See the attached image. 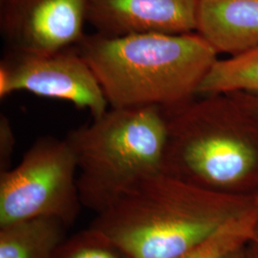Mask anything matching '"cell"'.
<instances>
[{
    "label": "cell",
    "instance_id": "obj_1",
    "mask_svg": "<svg viewBox=\"0 0 258 258\" xmlns=\"http://www.w3.org/2000/svg\"><path fill=\"white\" fill-rule=\"evenodd\" d=\"M253 204L160 171L116 194L90 227L130 258H177Z\"/></svg>",
    "mask_w": 258,
    "mask_h": 258
},
{
    "label": "cell",
    "instance_id": "obj_2",
    "mask_svg": "<svg viewBox=\"0 0 258 258\" xmlns=\"http://www.w3.org/2000/svg\"><path fill=\"white\" fill-rule=\"evenodd\" d=\"M111 107L167 108L189 101L218 58L196 32L106 37L85 35L77 45Z\"/></svg>",
    "mask_w": 258,
    "mask_h": 258
},
{
    "label": "cell",
    "instance_id": "obj_3",
    "mask_svg": "<svg viewBox=\"0 0 258 258\" xmlns=\"http://www.w3.org/2000/svg\"><path fill=\"white\" fill-rule=\"evenodd\" d=\"M163 108L167 139L162 172L213 190L258 181V116L232 94Z\"/></svg>",
    "mask_w": 258,
    "mask_h": 258
},
{
    "label": "cell",
    "instance_id": "obj_4",
    "mask_svg": "<svg viewBox=\"0 0 258 258\" xmlns=\"http://www.w3.org/2000/svg\"><path fill=\"white\" fill-rule=\"evenodd\" d=\"M65 139L80 171L82 204L97 213L123 188L162 171L166 116L159 106L111 107Z\"/></svg>",
    "mask_w": 258,
    "mask_h": 258
},
{
    "label": "cell",
    "instance_id": "obj_5",
    "mask_svg": "<svg viewBox=\"0 0 258 258\" xmlns=\"http://www.w3.org/2000/svg\"><path fill=\"white\" fill-rule=\"evenodd\" d=\"M78 171L66 139H38L18 166L0 172V226L39 217L72 225L83 207Z\"/></svg>",
    "mask_w": 258,
    "mask_h": 258
},
{
    "label": "cell",
    "instance_id": "obj_6",
    "mask_svg": "<svg viewBox=\"0 0 258 258\" xmlns=\"http://www.w3.org/2000/svg\"><path fill=\"white\" fill-rule=\"evenodd\" d=\"M18 91L70 102L94 119L108 110L100 83L76 46L47 54L10 51L0 63V98Z\"/></svg>",
    "mask_w": 258,
    "mask_h": 258
},
{
    "label": "cell",
    "instance_id": "obj_7",
    "mask_svg": "<svg viewBox=\"0 0 258 258\" xmlns=\"http://www.w3.org/2000/svg\"><path fill=\"white\" fill-rule=\"evenodd\" d=\"M86 0H0V29L10 51L47 54L85 36Z\"/></svg>",
    "mask_w": 258,
    "mask_h": 258
},
{
    "label": "cell",
    "instance_id": "obj_8",
    "mask_svg": "<svg viewBox=\"0 0 258 258\" xmlns=\"http://www.w3.org/2000/svg\"><path fill=\"white\" fill-rule=\"evenodd\" d=\"M198 0H86V21L106 37L186 34L196 30Z\"/></svg>",
    "mask_w": 258,
    "mask_h": 258
},
{
    "label": "cell",
    "instance_id": "obj_9",
    "mask_svg": "<svg viewBox=\"0 0 258 258\" xmlns=\"http://www.w3.org/2000/svg\"><path fill=\"white\" fill-rule=\"evenodd\" d=\"M195 32L219 54L258 47V0H198Z\"/></svg>",
    "mask_w": 258,
    "mask_h": 258
},
{
    "label": "cell",
    "instance_id": "obj_10",
    "mask_svg": "<svg viewBox=\"0 0 258 258\" xmlns=\"http://www.w3.org/2000/svg\"><path fill=\"white\" fill-rule=\"evenodd\" d=\"M68 226L52 217L0 226V258H52Z\"/></svg>",
    "mask_w": 258,
    "mask_h": 258
},
{
    "label": "cell",
    "instance_id": "obj_11",
    "mask_svg": "<svg viewBox=\"0 0 258 258\" xmlns=\"http://www.w3.org/2000/svg\"><path fill=\"white\" fill-rule=\"evenodd\" d=\"M240 93L258 96V47L217 58L200 83L197 96Z\"/></svg>",
    "mask_w": 258,
    "mask_h": 258
},
{
    "label": "cell",
    "instance_id": "obj_12",
    "mask_svg": "<svg viewBox=\"0 0 258 258\" xmlns=\"http://www.w3.org/2000/svg\"><path fill=\"white\" fill-rule=\"evenodd\" d=\"M258 233V210L253 204L177 258H225L244 248Z\"/></svg>",
    "mask_w": 258,
    "mask_h": 258
},
{
    "label": "cell",
    "instance_id": "obj_13",
    "mask_svg": "<svg viewBox=\"0 0 258 258\" xmlns=\"http://www.w3.org/2000/svg\"><path fill=\"white\" fill-rule=\"evenodd\" d=\"M52 258H130L113 241L89 227L64 241Z\"/></svg>",
    "mask_w": 258,
    "mask_h": 258
},
{
    "label": "cell",
    "instance_id": "obj_14",
    "mask_svg": "<svg viewBox=\"0 0 258 258\" xmlns=\"http://www.w3.org/2000/svg\"><path fill=\"white\" fill-rule=\"evenodd\" d=\"M16 145L15 133L9 119L0 115V172L10 169L11 160Z\"/></svg>",
    "mask_w": 258,
    "mask_h": 258
},
{
    "label": "cell",
    "instance_id": "obj_15",
    "mask_svg": "<svg viewBox=\"0 0 258 258\" xmlns=\"http://www.w3.org/2000/svg\"><path fill=\"white\" fill-rule=\"evenodd\" d=\"M235 95L241 102H243L248 108L258 116V96L249 94H232Z\"/></svg>",
    "mask_w": 258,
    "mask_h": 258
},
{
    "label": "cell",
    "instance_id": "obj_16",
    "mask_svg": "<svg viewBox=\"0 0 258 258\" xmlns=\"http://www.w3.org/2000/svg\"><path fill=\"white\" fill-rule=\"evenodd\" d=\"M248 251H246V258H258V233L249 243Z\"/></svg>",
    "mask_w": 258,
    "mask_h": 258
},
{
    "label": "cell",
    "instance_id": "obj_17",
    "mask_svg": "<svg viewBox=\"0 0 258 258\" xmlns=\"http://www.w3.org/2000/svg\"><path fill=\"white\" fill-rule=\"evenodd\" d=\"M244 248L237 249V250L231 252V253H230L229 255H227L225 258H246V251H245Z\"/></svg>",
    "mask_w": 258,
    "mask_h": 258
},
{
    "label": "cell",
    "instance_id": "obj_18",
    "mask_svg": "<svg viewBox=\"0 0 258 258\" xmlns=\"http://www.w3.org/2000/svg\"><path fill=\"white\" fill-rule=\"evenodd\" d=\"M254 204H255V206H256V208H257L258 210V194L257 196H256V198L254 199Z\"/></svg>",
    "mask_w": 258,
    "mask_h": 258
}]
</instances>
